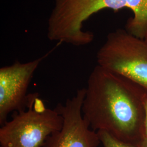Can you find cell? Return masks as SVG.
I'll return each instance as SVG.
<instances>
[{
    "label": "cell",
    "mask_w": 147,
    "mask_h": 147,
    "mask_svg": "<svg viewBox=\"0 0 147 147\" xmlns=\"http://www.w3.org/2000/svg\"><path fill=\"white\" fill-rule=\"evenodd\" d=\"M85 89L82 111L90 129L107 132L121 141L141 147L146 89L97 65L89 75Z\"/></svg>",
    "instance_id": "obj_1"
},
{
    "label": "cell",
    "mask_w": 147,
    "mask_h": 147,
    "mask_svg": "<svg viewBox=\"0 0 147 147\" xmlns=\"http://www.w3.org/2000/svg\"><path fill=\"white\" fill-rule=\"evenodd\" d=\"M63 121L56 108H47L37 93L30 94L26 109L16 112L0 128V146L42 147L49 137L62 128Z\"/></svg>",
    "instance_id": "obj_2"
},
{
    "label": "cell",
    "mask_w": 147,
    "mask_h": 147,
    "mask_svg": "<svg viewBox=\"0 0 147 147\" xmlns=\"http://www.w3.org/2000/svg\"><path fill=\"white\" fill-rule=\"evenodd\" d=\"M96 61L101 67L147 90V37L138 38L125 29H117L107 36Z\"/></svg>",
    "instance_id": "obj_3"
},
{
    "label": "cell",
    "mask_w": 147,
    "mask_h": 147,
    "mask_svg": "<svg viewBox=\"0 0 147 147\" xmlns=\"http://www.w3.org/2000/svg\"><path fill=\"white\" fill-rule=\"evenodd\" d=\"M109 7V0H55L47 22L48 39L76 47L89 44L94 35L84 30V22Z\"/></svg>",
    "instance_id": "obj_4"
},
{
    "label": "cell",
    "mask_w": 147,
    "mask_h": 147,
    "mask_svg": "<svg viewBox=\"0 0 147 147\" xmlns=\"http://www.w3.org/2000/svg\"><path fill=\"white\" fill-rule=\"evenodd\" d=\"M85 92V88L79 89L64 104L56 106L55 108L63 117L62 127L47 138L42 147L99 146L101 141L97 132L90 129L82 114Z\"/></svg>",
    "instance_id": "obj_5"
},
{
    "label": "cell",
    "mask_w": 147,
    "mask_h": 147,
    "mask_svg": "<svg viewBox=\"0 0 147 147\" xmlns=\"http://www.w3.org/2000/svg\"><path fill=\"white\" fill-rule=\"evenodd\" d=\"M55 47L39 58L26 63L16 61L11 65L0 69V124L7 121L10 113L25 110L29 94H27L34 73L40 64L59 46Z\"/></svg>",
    "instance_id": "obj_6"
},
{
    "label": "cell",
    "mask_w": 147,
    "mask_h": 147,
    "mask_svg": "<svg viewBox=\"0 0 147 147\" xmlns=\"http://www.w3.org/2000/svg\"><path fill=\"white\" fill-rule=\"evenodd\" d=\"M97 133L104 147H141L121 141L105 131H98Z\"/></svg>",
    "instance_id": "obj_7"
},
{
    "label": "cell",
    "mask_w": 147,
    "mask_h": 147,
    "mask_svg": "<svg viewBox=\"0 0 147 147\" xmlns=\"http://www.w3.org/2000/svg\"><path fill=\"white\" fill-rule=\"evenodd\" d=\"M143 105L144 111V138L147 137V90L145 89L143 96Z\"/></svg>",
    "instance_id": "obj_8"
},
{
    "label": "cell",
    "mask_w": 147,
    "mask_h": 147,
    "mask_svg": "<svg viewBox=\"0 0 147 147\" xmlns=\"http://www.w3.org/2000/svg\"><path fill=\"white\" fill-rule=\"evenodd\" d=\"M141 147H147V137L143 139L141 145Z\"/></svg>",
    "instance_id": "obj_9"
}]
</instances>
